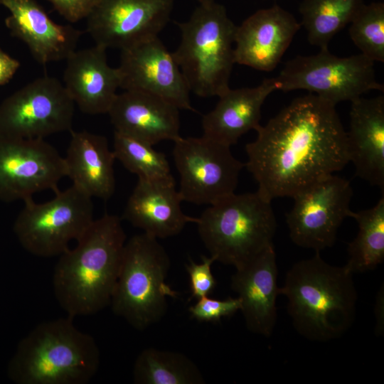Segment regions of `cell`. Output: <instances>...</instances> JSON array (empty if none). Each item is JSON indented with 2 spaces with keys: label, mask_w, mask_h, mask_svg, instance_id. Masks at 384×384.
<instances>
[{
  "label": "cell",
  "mask_w": 384,
  "mask_h": 384,
  "mask_svg": "<svg viewBox=\"0 0 384 384\" xmlns=\"http://www.w3.org/2000/svg\"><path fill=\"white\" fill-rule=\"evenodd\" d=\"M274 79L277 90H306L335 105L371 90H384L373 60L362 53L340 58L328 48L289 60Z\"/></svg>",
  "instance_id": "9c48e42d"
},
{
  "label": "cell",
  "mask_w": 384,
  "mask_h": 384,
  "mask_svg": "<svg viewBox=\"0 0 384 384\" xmlns=\"http://www.w3.org/2000/svg\"><path fill=\"white\" fill-rule=\"evenodd\" d=\"M125 242L122 219L105 213L60 255L53 287L67 316L91 315L110 305Z\"/></svg>",
  "instance_id": "7a4b0ae2"
},
{
  "label": "cell",
  "mask_w": 384,
  "mask_h": 384,
  "mask_svg": "<svg viewBox=\"0 0 384 384\" xmlns=\"http://www.w3.org/2000/svg\"><path fill=\"white\" fill-rule=\"evenodd\" d=\"M179 110L155 95L124 90L117 95L107 114L114 132L153 146L181 137Z\"/></svg>",
  "instance_id": "d6986e66"
},
{
  "label": "cell",
  "mask_w": 384,
  "mask_h": 384,
  "mask_svg": "<svg viewBox=\"0 0 384 384\" xmlns=\"http://www.w3.org/2000/svg\"><path fill=\"white\" fill-rule=\"evenodd\" d=\"M275 90L274 78H266L253 87L230 88L203 117V136L229 146L236 144L240 137L260 125L262 106Z\"/></svg>",
  "instance_id": "603a6c76"
},
{
  "label": "cell",
  "mask_w": 384,
  "mask_h": 384,
  "mask_svg": "<svg viewBox=\"0 0 384 384\" xmlns=\"http://www.w3.org/2000/svg\"><path fill=\"white\" fill-rule=\"evenodd\" d=\"M170 266L158 239L143 233L126 241L110 304L113 312L138 330L159 321L167 297L177 296L166 282Z\"/></svg>",
  "instance_id": "52a82bcc"
},
{
  "label": "cell",
  "mask_w": 384,
  "mask_h": 384,
  "mask_svg": "<svg viewBox=\"0 0 384 384\" xmlns=\"http://www.w3.org/2000/svg\"><path fill=\"white\" fill-rule=\"evenodd\" d=\"M136 384H203L198 366L181 353L147 348L137 357L133 367Z\"/></svg>",
  "instance_id": "d4e9b609"
},
{
  "label": "cell",
  "mask_w": 384,
  "mask_h": 384,
  "mask_svg": "<svg viewBox=\"0 0 384 384\" xmlns=\"http://www.w3.org/2000/svg\"><path fill=\"white\" fill-rule=\"evenodd\" d=\"M175 183L138 179L125 206L122 218L156 239L178 235L186 224L198 218L186 215Z\"/></svg>",
  "instance_id": "7402d4cb"
},
{
  "label": "cell",
  "mask_w": 384,
  "mask_h": 384,
  "mask_svg": "<svg viewBox=\"0 0 384 384\" xmlns=\"http://www.w3.org/2000/svg\"><path fill=\"white\" fill-rule=\"evenodd\" d=\"M120 87L159 97L179 110L194 111L190 89L172 53L158 37L121 50Z\"/></svg>",
  "instance_id": "9a60e30c"
},
{
  "label": "cell",
  "mask_w": 384,
  "mask_h": 384,
  "mask_svg": "<svg viewBox=\"0 0 384 384\" xmlns=\"http://www.w3.org/2000/svg\"><path fill=\"white\" fill-rule=\"evenodd\" d=\"M245 146V166L264 198L290 197L349 162L346 131L336 105L309 93L294 99Z\"/></svg>",
  "instance_id": "6da1fadb"
},
{
  "label": "cell",
  "mask_w": 384,
  "mask_h": 384,
  "mask_svg": "<svg viewBox=\"0 0 384 384\" xmlns=\"http://www.w3.org/2000/svg\"><path fill=\"white\" fill-rule=\"evenodd\" d=\"M352 196L349 181L334 174L294 195L286 214L292 241L319 252L333 246L342 222L351 215Z\"/></svg>",
  "instance_id": "7c38bea8"
},
{
  "label": "cell",
  "mask_w": 384,
  "mask_h": 384,
  "mask_svg": "<svg viewBox=\"0 0 384 384\" xmlns=\"http://www.w3.org/2000/svg\"><path fill=\"white\" fill-rule=\"evenodd\" d=\"M294 16L277 5L260 9L238 26L235 62L270 72L280 62L300 28Z\"/></svg>",
  "instance_id": "2e32d148"
},
{
  "label": "cell",
  "mask_w": 384,
  "mask_h": 384,
  "mask_svg": "<svg viewBox=\"0 0 384 384\" xmlns=\"http://www.w3.org/2000/svg\"><path fill=\"white\" fill-rule=\"evenodd\" d=\"M271 203L257 191L233 193L210 205L196 225L210 256L237 269L274 245L277 221Z\"/></svg>",
  "instance_id": "5b68a950"
},
{
  "label": "cell",
  "mask_w": 384,
  "mask_h": 384,
  "mask_svg": "<svg viewBox=\"0 0 384 384\" xmlns=\"http://www.w3.org/2000/svg\"><path fill=\"white\" fill-rule=\"evenodd\" d=\"M67 21L75 23L86 18L97 0H48Z\"/></svg>",
  "instance_id": "1f68e13d"
},
{
  "label": "cell",
  "mask_w": 384,
  "mask_h": 384,
  "mask_svg": "<svg viewBox=\"0 0 384 384\" xmlns=\"http://www.w3.org/2000/svg\"><path fill=\"white\" fill-rule=\"evenodd\" d=\"M240 309L238 297L224 300L204 297L190 306L188 311L193 319L199 321L217 322L223 317L230 316Z\"/></svg>",
  "instance_id": "f546056e"
},
{
  "label": "cell",
  "mask_w": 384,
  "mask_h": 384,
  "mask_svg": "<svg viewBox=\"0 0 384 384\" xmlns=\"http://www.w3.org/2000/svg\"><path fill=\"white\" fill-rule=\"evenodd\" d=\"M350 23V37L361 53L384 62V4H365Z\"/></svg>",
  "instance_id": "f1b7e54d"
},
{
  "label": "cell",
  "mask_w": 384,
  "mask_h": 384,
  "mask_svg": "<svg viewBox=\"0 0 384 384\" xmlns=\"http://www.w3.org/2000/svg\"><path fill=\"white\" fill-rule=\"evenodd\" d=\"M66 176L64 157L43 139L0 137V200L23 201L42 191H58Z\"/></svg>",
  "instance_id": "4fadbf2b"
},
{
  "label": "cell",
  "mask_w": 384,
  "mask_h": 384,
  "mask_svg": "<svg viewBox=\"0 0 384 384\" xmlns=\"http://www.w3.org/2000/svg\"><path fill=\"white\" fill-rule=\"evenodd\" d=\"M64 157L66 176L92 198L107 200L115 191L113 151L107 139L87 131H70Z\"/></svg>",
  "instance_id": "cb8c5ba5"
},
{
  "label": "cell",
  "mask_w": 384,
  "mask_h": 384,
  "mask_svg": "<svg viewBox=\"0 0 384 384\" xmlns=\"http://www.w3.org/2000/svg\"><path fill=\"white\" fill-rule=\"evenodd\" d=\"M279 294L287 299L296 331L309 340L339 338L353 324L358 294L353 274L344 266L327 263L319 252L287 271Z\"/></svg>",
  "instance_id": "3957f363"
},
{
  "label": "cell",
  "mask_w": 384,
  "mask_h": 384,
  "mask_svg": "<svg viewBox=\"0 0 384 384\" xmlns=\"http://www.w3.org/2000/svg\"><path fill=\"white\" fill-rule=\"evenodd\" d=\"M274 245L236 269L231 288L240 300V311L247 329L270 336L275 326L276 301L279 294Z\"/></svg>",
  "instance_id": "ac0fdd59"
},
{
  "label": "cell",
  "mask_w": 384,
  "mask_h": 384,
  "mask_svg": "<svg viewBox=\"0 0 384 384\" xmlns=\"http://www.w3.org/2000/svg\"><path fill=\"white\" fill-rule=\"evenodd\" d=\"M67 316L36 326L18 343L9 375L18 384H86L95 376L100 353L94 338Z\"/></svg>",
  "instance_id": "277c9868"
},
{
  "label": "cell",
  "mask_w": 384,
  "mask_h": 384,
  "mask_svg": "<svg viewBox=\"0 0 384 384\" xmlns=\"http://www.w3.org/2000/svg\"><path fill=\"white\" fill-rule=\"evenodd\" d=\"M113 153L115 159L138 179L175 183L166 155L151 144L114 132Z\"/></svg>",
  "instance_id": "83f0119b"
},
{
  "label": "cell",
  "mask_w": 384,
  "mask_h": 384,
  "mask_svg": "<svg viewBox=\"0 0 384 384\" xmlns=\"http://www.w3.org/2000/svg\"><path fill=\"white\" fill-rule=\"evenodd\" d=\"M1 1H2V0H0V4H1Z\"/></svg>",
  "instance_id": "e575fe53"
},
{
  "label": "cell",
  "mask_w": 384,
  "mask_h": 384,
  "mask_svg": "<svg viewBox=\"0 0 384 384\" xmlns=\"http://www.w3.org/2000/svg\"><path fill=\"white\" fill-rule=\"evenodd\" d=\"M106 50L97 45L76 49L65 60L63 85L85 114L107 113L120 87L119 70L108 64Z\"/></svg>",
  "instance_id": "ffe728a7"
},
{
  "label": "cell",
  "mask_w": 384,
  "mask_h": 384,
  "mask_svg": "<svg viewBox=\"0 0 384 384\" xmlns=\"http://www.w3.org/2000/svg\"><path fill=\"white\" fill-rule=\"evenodd\" d=\"M1 4L9 11L5 23L11 34L38 63L66 60L77 49L82 32L55 23L35 0H2Z\"/></svg>",
  "instance_id": "e0dca14e"
},
{
  "label": "cell",
  "mask_w": 384,
  "mask_h": 384,
  "mask_svg": "<svg viewBox=\"0 0 384 384\" xmlns=\"http://www.w3.org/2000/svg\"><path fill=\"white\" fill-rule=\"evenodd\" d=\"M92 197L72 185L55 191L51 200L38 203L24 201L14 231L22 247L42 257L60 255L78 240L93 222Z\"/></svg>",
  "instance_id": "ba28073f"
},
{
  "label": "cell",
  "mask_w": 384,
  "mask_h": 384,
  "mask_svg": "<svg viewBox=\"0 0 384 384\" xmlns=\"http://www.w3.org/2000/svg\"><path fill=\"white\" fill-rule=\"evenodd\" d=\"M176 23L181 41L172 53L190 90L220 97L230 89L237 26L215 1L200 4L187 21Z\"/></svg>",
  "instance_id": "8992f818"
},
{
  "label": "cell",
  "mask_w": 384,
  "mask_h": 384,
  "mask_svg": "<svg viewBox=\"0 0 384 384\" xmlns=\"http://www.w3.org/2000/svg\"><path fill=\"white\" fill-rule=\"evenodd\" d=\"M197 1L200 3V4H210L215 1V0H197Z\"/></svg>",
  "instance_id": "836d02e7"
},
{
  "label": "cell",
  "mask_w": 384,
  "mask_h": 384,
  "mask_svg": "<svg viewBox=\"0 0 384 384\" xmlns=\"http://www.w3.org/2000/svg\"><path fill=\"white\" fill-rule=\"evenodd\" d=\"M75 105L57 78L39 77L0 103V137L44 139L70 132Z\"/></svg>",
  "instance_id": "30bf717a"
},
{
  "label": "cell",
  "mask_w": 384,
  "mask_h": 384,
  "mask_svg": "<svg viewBox=\"0 0 384 384\" xmlns=\"http://www.w3.org/2000/svg\"><path fill=\"white\" fill-rule=\"evenodd\" d=\"M358 231L348 244L344 267L352 274L375 270L384 260V196L368 209L351 211Z\"/></svg>",
  "instance_id": "484cf974"
},
{
  "label": "cell",
  "mask_w": 384,
  "mask_h": 384,
  "mask_svg": "<svg viewBox=\"0 0 384 384\" xmlns=\"http://www.w3.org/2000/svg\"><path fill=\"white\" fill-rule=\"evenodd\" d=\"M351 102L346 132L349 162L356 176L384 188V97H358Z\"/></svg>",
  "instance_id": "44dd1931"
},
{
  "label": "cell",
  "mask_w": 384,
  "mask_h": 384,
  "mask_svg": "<svg viewBox=\"0 0 384 384\" xmlns=\"http://www.w3.org/2000/svg\"><path fill=\"white\" fill-rule=\"evenodd\" d=\"M202 262L196 264L193 260L186 265L189 276L191 299H198L209 296L215 289L217 282L214 277L211 267L215 260L201 256Z\"/></svg>",
  "instance_id": "4dcf8cb0"
},
{
  "label": "cell",
  "mask_w": 384,
  "mask_h": 384,
  "mask_svg": "<svg viewBox=\"0 0 384 384\" xmlns=\"http://www.w3.org/2000/svg\"><path fill=\"white\" fill-rule=\"evenodd\" d=\"M20 63L0 48V86L8 83L14 76Z\"/></svg>",
  "instance_id": "d6a6232c"
},
{
  "label": "cell",
  "mask_w": 384,
  "mask_h": 384,
  "mask_svg": "<svg viewBox=\"0 0 384 384\" xmlns=\"http://www.w3.org/2000/svg\"><path fill=\"white\" fill-rule=\"evenodd\" d=\"M174 0H97L86 31L95 45L123 50L158 37L170 20Z\"/></svg>",
  "instance_id": "5bb4252c"
},
{
  "label": "cell",
  "mask_w": 384,
  "mask_h": 384,
  "mask_svg": "<svg viewBox=\"0 0 384 384\" xmlns=\"http://www.w3.org/2000/svg\"><path fill=\"white\" fill-rule=\"evenodd\" d=\"M364 4V0H304L299 11L309 42L320 49L328 48L332 38Z\"/></svg>",
  "instance_id": "4316f807"
},
{
  "label": "cell",
  "mask_w": 384,
  "mask_h": 384,
  "mask_svg": "<svg viewBox=\"0 0 384 384\" xmlns=\"http://www.w3.org/2000/svg\"><path fill=\"white\" fill-rule=\"evenodd\" d=\"M174 142L183 201L210 206L235 193L245 164L233 155L230 146L204 136L181 137Z\"/></svg>",
  "instance_id": "8fae6325"
}]
</instances>
